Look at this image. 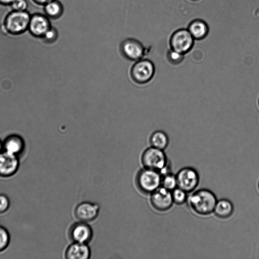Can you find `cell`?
Masks as SVG:
<instances>
[{"mask_svg":"<svg viewBox=\"0 0 259 259\" xmlns=\"http://www.w3.org/2000/svg\"><path fill=\"white\" fill-rule=\"evenodd\" d=\"M3 145L4 151L17 156L21 154L24 149L23 139L17 135H12L7 138Z\"/></svg>","mask_w":259,"mask_h":259,"instance_id":"9a60e30c","label":"cell"},{"mask_svg":"<svg viewBox=\"0 0 259 259\" xmlns=\"http://www.w3.org/2000/svg\"><path fill=\"white\" fill-rule=\"evenodd\" d=\"M14 0H0V4L3 5H11Z\"/></svg>","mask_w":259,"mask_h":259,"instance_id":"83f0119b","label":"cell"},{"mask_svg":"<svg viewBox=\"0 0 259 259\" xmlns=\"http://www.w3.org/2000/svg\"><path fill=\"white\" fill-rule=\"evenodd\" d=\"M162 177L156 170L145 168L140 170L136 177V184L140 191L152 193L161 185Z\"/></svg>","mask_w":259,"mask_h":259,"instance_id":"7a4b0ae2","label":"cell"},{"mask_svg":"<svg viewBox=\"0 0 259 259\" xmlns=\"http://www.w3.org/2000/svg\"><path fill=\"white\" fill-rule=\"evenodd\" d=\"M234 211V206L231 201L227 199H222L217 201L213 212L215 215L221 219L230 217Z\"/></svg>","mask_w":259,"mask_h":259,"instance_id":"e0dca14e","label":"cell"},{"mask_svg":"<svg viewBox=\"0 0 259 259\" xmlns=\"http://www.w3.org/2000/svg\"><path fill=\"white\" fill-rule=\"evenodd\" d=\"M91 256V250L86 243L73 242L67 248L65 256L67 259H88Z\"/></svg>","mask_w":259,"mask_h":259,"instance_id":"5bb4252c","label":"cell"},{"mask_svg":"<svg viewBox=\"0 0 259 259\" xmlns=\"http://www.w3.org/2000/svg\"><path fill=\"white\" fill-rule=\"evenodd\" d=\"M19 165L17 155L4 150L0 152V177H12L17 171Z\"/></svg>","mask_w":259,"mask_h":259,"instance_id":"9c48e42d","label":"cell"},{"mask_svg":"<svg viewBox=\"0 0 259 259\" xmlns=\"http://www.w3.org/2000/svg\"><path fill=\"white\" fill-rule=\"evenodd\" d=\"M161 186L171 191L177 186V181L176 175L169 173L162 177Z\"/></svg>","mask_w":259,"mask_h":259,"instance_id":"ffe728a7","label":"cell"},{"mask_svg":"<svg viewBox=\"0 0 259 259\" xmlns=\"http://www.w3.org/2000/svg\"><path fill=\"white\" fill-rule=\"evenodd\" d=\"M2 149H3V145L0 141V152L2 151Z\"/></svg>","mask_w":259,"mask_h":259,"instance_id":"f1b7e54d","label":"cell"},{"mask_svg":"<svg viewBox=\"0 0 259 259\" xmlns=\"http://www.w3.org/2000/svg\"><path fill=\"white\" fill-rule=\"evenodd\" d=\"M151 194V203L156 210L165 211L171 207L174 203L171 191L161 186Z\"/></svg>","mask_w":259,"mask_h":259,"instance_id":"ba28073f","label":"cell"},{"mask_svg":"<svg viewBox=\"0 0 259 259\" xmlns=\"http://www.w3.org/2000/svg\"><path fill=\"white\" fill-rule=\"evenodd\" d=\"M176 176L178 187L187 193L194 190L199 184V175L194 168L191 167H185L181 169Z\"/></svg>","mask_w":259,"mask_h":259,"instance_id":"52a82bcc","label":"cell"},{"mask_svg":"<svg viewBox=\"0 0 259 259\" xmlns=\"http://www.w3.org/2000/svg\"><path fill=\"white\" fill-rule=\"evenodd\" d=\"M10 206L9 197L4 194H0V213L6 212Z\"/></svg>","mask_w":259,"mask_h":259,"instance_id":"d4e9b609","label":"cell"},{"mask_svg":"<svg viewBox=\"0 0 259 259\" xmlns=\"http://www.w3.org/2000/svg\"><path fill=\"white\" fill-rule=\"evenodd\" d=\"M258 106H259V98H258Z\"/></svg>","mask_w":259,"mask_h":259,"instance_id":"f546056e","label":"cell"},{"mask_svg":"<svg viewBox=\"0 0 259 259\" xmlns=\"http://www.w3.org/2000/svg\"><path fill=\"white\" fill-rule=\"evenodd\" d=\"M142 162L145 168L158 172L168 164L167 158L163 150L152 146L144 151Z\"/></svg>","mask_w":259,"mask_h":259,"instance_id":"277c9868","label":"cell"},{"mask_svg":"<svg viewBox=\"0 0 259 259\" xmlns=\"http://www.w3.org/2000/svg\"><path fill=\"white\" fill-rule=\"evenodd\" d=\"M155 74L153 63L148 59H140L132 66L131 75L134 81L139 84L147 83Z\"/></svg>","mask_w":259,"mask_h":259,"instance_id":"5b68a950","label":"cell"},{"mask_svg":"<svg viewBox=\"0 0 259 259\" xmlns=\"http://www.w3.org/2000/svg\"><path fill=\"white\" fill-rule=\"evenodd\" d=\"M45 5V12L50 17L57 18L61 15L62 12V7L58 2L54 0Z\"/></svg>","mask_w":259,"mask_h":259,"instance_id":"d6986e66","label":"cell"},{"mask_svg":"<svg viewBox=\"0 0 259 259\" xmlns=\"http://www.w3.org/2000/svg\"><path fill=\"white\" fill-rule=\"evenodd\" d=\"M10 5L13 10L16 11H24L27 8L26 0H14Z\"/></svg>","mask_w":259,"mask_h":259,"instance_id":"cb8c5ba5","label":"cell"},{"mask_svg":"<svg viewBox=\"0 0 259 259\" xmlns=\"http://www.w3.org/2000/svg\"><path fill=\"white\" fill-rule=\"evenodd\" d=\"M191 208L196 213L207 215L213 212L217 202L214 194L209 190L199 189L193 193L187 198Z\"/></svg>","mask_w":259,"mask_h":259,"instance_id":"6da1fadb","label":"cell"},{"mask_svg":"<svg viewBox=\"0 0 259 259\" xmlns=\"http://www.w3.org/2000/svg\"><path fill=\"white\" fill-rule=\"evenodd\" d=\"M57 36V33L56 30L53 28L50 27V29L45 33L44 37L46 40L48 41H53L55 40Z\"/></svg>","mask_w":259,"mask_h":259,"instance_id":"484cf974","label":"cell"},{"mask_svg":"<svg viewBox=\"0 0 259 259\" xmlns=\"http://www.w3.org/2000/svg\"><path fill=\"white\" fill-rule=\"evenodd\" d=\"M184 55L177 51L170 49L167 53L166 58L168 62L174 65L181 63L184 59Z\"/></svg>","mask_w":259,"mask_h":259,"instance_id":"7402d4cb","label":"cell"},{"mask_svg":"<svg viewBox=\"0 0 259 259\" xmlns=\"http://www.w3.org/2000/svg\"><path fill=\"white\" fill-rule=\"evenodd\" d=\"M30 18L29 13L26 11H13L6 18L5 27L12 34H20L28 28Z\"/></svg>","mask_w":259,"mask_h":259,"instance_id":"3957f363","label":"cell"},{"mask_svg":"<svg viewBox=\"0 0 259 259\" xmlns=\"http://www.w3.org/2000/svg\"><path fill=\"white\" fill-rule=\"evenodd\" d=\"M50 27L49 21L45 16L35 14L31 17L28 29L33 35L43 37Z\"/></svg>","mask_w":259,"mask_h":259,"instance_id":"4fadbf2b","label":"cell"},{"mask_svg":"<svg viewBox=\"0 0 259 259\" xmlns=\"http://www.w3.org/2000/svg\"><path fill=\"white\" fill-rule=\"evenodd\" d=\"M188 30L194 39L201 40L205 38L208 33L207 23L200 19H196L191 22Z\"/></svg>","mask_w":259,"mask_h":259,"instance_id":"2e32d148","label":"cell"},{"mask_svg":"<svg viewBox=\"0 0 259 259\" xmlns=\"http://www.w3.org/2000/svg\"><path fill=\"white\" fill-rule=\"evenodd\" d=\"M193 1H196V0H193Z\"/></svg>","mask_w":259,"mask_h":259,"instance_id":"1f68e13d","label":"cell"},{"mask_svg":"<svg viewBox=\"0 0 259 259\" xmlns=\"http://www.w3.org/2000/svg\"><path fill=\"white\" fill-rule=\"evenodd\" d=\"M169 142L167 134L161 130L154 132L150 137V143L152 147L164 150Z\"/></svg>","mask_w":259,"mask_h":259,"instance_id":"ac0fdd59","label":"cell"},{"mask_svg":"<svg viewBox=\"0 0 259 259\" xmlns=\"http://www.w3.org/2000/svg\"><path fill=\"white\" fill-rule=\"evenodd\" d=\"M121 49L123 55L131 60H139L144 54L142 45L134 39L125 40L122 44Z\"/></svg>","mask_w":259,"mask_h":259,"instance_id":"7c38bea8","label":"cell"},{"mask_svg":"<svg viewBox=\"0 0 259 259\" xmlns=\"http://www.w3.org/2000/svg\"><path fill=\"white\" fill-rule=\"evenodd\" d=\"M187 193L183 189L177 187L171 191L172 200L177 204H182L185 203L188 198Z\"/></svg>","mask_w":259,"mask_h":259,"instance_id":"44dd1931","label":"cell"},{"mask_svg":"<svg viewBox=\"0 0 259 259\" xmlns=\"http://www.w3.org/2000/svg\"><path fill=\"white\" fill-rule=\"evenodd\" d=\"M194 40L188 29L177 30L172 33L170 38V49L185 55L192 49Z\"/></svg>","mask_w":259,"mask_h":259,"instance_id":"8992f818","label":"cell"},{"mask_svg":"<svg viewBox=\"0 0 259 259\" xmlns=\"http://www.w3.org/2000/svg\"><path fill=\"white\" fill-rule=\"evenodd\" d=\"M35 3L41 4V5H46L47 3L52 2L54 0H33Z\"/></svg>","mask_w":259,"mask_h":259,"instance_id":"4316f807","label":"cell"},{"mask_svg":"<svg viewBox=\"0 0 259 259\" xmlns=\"http://www.w3.org/2000/svg\"><path fill=\"white\" fill-rule=\"evenodd\" d=\"M258 189H259V182H258Z\"/></svg>","mask_w":259,"mask_h":259,"instance_id":"4dcf8cb0","label":"cell"},{"mask_svg":"<svg viewBox=\"0 0 259 259\" xmlns=\"http://www.w3.org/2000/svg\"><path fill=\"white\" fill-rule=\"evenodd\" d=\"M100 207L97 203L91 202H82L75 208L74 214L79 221L89 222L94 220L98 215Z\"/></svg>","mask_w":259,"mask_h":259,"instance_id":"8fae6325","label":"cell"},{"mask_svg":"<svg viewBox=\"0 0 259 259\" xmlns=\"http://www.w3.org/2000/svg\"><path fill=\"white\" fill-rule=\"evenodd\" d=\"M93 235L91 226L81 221L73 224L69 231L70 239L74 242L88 244L92 239Z\"/></svg>","mask_w":259,"mask_h":259,"instance_id":"30bf717a","label":"cell"},{"mask_svg":"<svg viewBox=\"0 0 259 259\" xmlns=\"http://www.w3.org/2000/svg\"><path fill=\"white\" fill-rule=\"evenodd\" d=\"M10 235L8 230L0 226V252L5 250L9 245Z\"/></svg>","mask_w":259,"mask_h":259,"instance_id":"603a6c76","label":"cell"}]
</instances>
